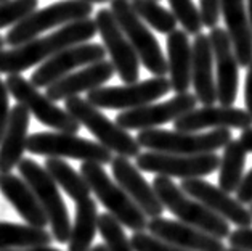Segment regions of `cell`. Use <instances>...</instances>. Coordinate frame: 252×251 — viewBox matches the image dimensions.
I'll return each mask as SVG.
<instances>
[{
  "label": "cell",
  "instance_id": "obj_15",
  "mask_svg": "<svg viewBox=\"0 0 252 251\" xmlns=\"http://www.w3.org/2000/svg\"><path fill=\"white\" fill-rule=\"evenodd\" d=\"M104 57H106V48L100 44L84 42V44L67 47L39 65V68L31 76V82L37 89L48 87L53 82L71 74L72 70L98 63V61L104 60Z\"/></svg>",
  "mask_w": 252,
  "mask_h": 251
},
{
  "label": "cell",
  "instance_id": "obj_26",
  "mask_svg": "<svg viewBox=\"0 0 252 251\" xmlns=\"http://www.w3.org/2000/svg\"><path fill=\"white\" fill-rule=\"evenodd\" d=\"M165 44L170 89L175 94H187L191 87V42L185 31L175 29Z\"/></svg>",
  "mask_w": 252,
  "mask_h": 251
},
{
  "label": "cell",
  "instance_id": "obj_48",
  "mask_svg": "<svg viewBox=\"0 0 252 251\" xmlns=\"http://www.w3.org/2000/svg\"><path fill=\"white\" fill-rule=\"evenodd\" d=\"M249 211L252 213V203H251V208H249Z\"/></svg>",
  "mask_w": 252,
  "mask_h": 251
},
{
  "label": "cell",
  "instance_id": "obj_7",
  "mask_svg": "<svg viewBox=\"0 0 252 251\" xmlns=\"http://www.w3.org/2000/svg\"><path fill=\"white\" fill-rule=\"evenodd\" d=\"M92 13H94L92 3L82 2V0H61V2L47 5L42 10L32 11L21 23L15 24L5 36V44L11 48L23 45L39 37V34L48 29L63 28L69 23L87 20Z\"/></svg>",
  "mask_w": 252,
  "mask_h": 251
},
{
  "label": "cell",
  "instance_id": "obj_5",
  "mask_svg": "<svg viewBox=\"0 0 252 251\" xmlns=\"http://www.w3.org/2000/svg\"><path fill=\"white\" fill-rule=\"evenodd\" d=\"M16 168L21 179L31 187L40 208L44 210L48 224L52 225L53 240H57L58 243H67L72 224L57 182L52 179L45 168L39 166L34 160H29V158L21 160Z\"/></svg>",
  "mask_w": 252,
  "mask_h": 251
},
{
  "label": "cell",
  "instance_id": "obj_34",
  "mask_svg": "<svg viewBox=\"0 0 252 251\" xmlns=\"http://www.w3.org/2000/svg\"><path fill=\"white\" fill-rule=\"evenodd\" d=\"M39 0H7L0 3V29L15 26L37 10Z\"/></svg>",
  "mask_w": 252,
  "mask_h": 251
},
{
  "label": "cell",
  "instance_id": "obj_40",
  "mask_svg": "<svg viewBox=\"0 0 252 251\" xmlns=\"http://www.w3.org/2000/svg\"><path fill=\"white\" fill-rule=\"evenodd\" d=\"M244 103H246V111L249 113L252 118V61L248 66V74H246L244 82Z\"/></svg>",
  "mask_w": 252,
  "mask_h": 251
},
{
  "label": "cell",
  "instance_id": "obj_29",
  "mask_svg": "<svg viewBox=\"0 0 252 251\" xmlns=\"http://www.w3.org/2000/svg\"><path fill=\"white\" fill-rule=\"evenodd\" d=\"M246 155L248 151L239 143V140L231 139L223 146V155L219 163V187L223 192L231 195L238 190L244 177Z\"/></svg>",
  "mask_w": 252,
  "mask_h": 251
},
{
  "label": "cell",
  "instance_id": "obj_2",
  "mask_svg": "<svg viewBox=\"0 0 252 251\" xmlns=\"http://www.w3.org/2000/svg\"><path fill=\"white\" fill-rule=\"evenodd\" d=\"M151 185L155 188L164 210H167L174 216H177L180 219V222L191 225L194 229H199L209 235L219 238V240L230 237L231 225L215 213L209 211L199 201L188 197L177 183L172 182L170 177L156 176Z\"/></svg>",
  "mask_w": 252,
  "mask_h": 251
},
{
  "label": "cell",
  "instance_id": "obj_50",
  "mask_svg": "<svg viewBox=\"0 0 252 251\" xmlns=\"http://www.w3.org/2000/svg\"><path fill=\"white\" fill-rule=\"evenodd\" d=\"M156 2H158V0H156Z\"/></svg>",
  "mask_w": 252,
  "mask_h": 251
},
{
  "label": "cell",
  "instance_id": "obj_42",
  "mask_svg": "<svg viewBox=\"0 0 252 251\" xmlns=\"http://www.w3.org/2000/svg\"><path fill=\"white\" fill-rule=\"evenodd\" d=\"M3 251H61L58 248H53L50 245L47 247H32V248H21V250H3Z\"/></svg>",
  "mask_w": 252,
  "mask_h": 251
},
{
  "label": "cell",
  "instance_id": "obj_3",
  "mask_svg": "<svg viewBox=\"0 0 252 251\" xmlns=\"http://www.w3.org/2000/svg\"><path fill=\"white\" fill-rule=\"evenodd\" d=\"M79 173L87 182L90 192H94L98 201L106 208V211L118 219L124 227L133 232L146 230L148 217L133 203V200L122 190V187L108 176L101 164L82 163Z\"/></svg>",
  "mask_w": 252,
  "mask_h": 251
},
{
  "label": "cell",
  "instance_id": "obj_8",
  "mask_svg": "<svg viewBox=\"0 0 252 251\" xmlns=\"http://www.w3.org/2000/svg\"><path fill=\"white\" fill-rule=\"evenodd\" d=\"M109 3H111L109 10H111L127 40L130 42L140 63L151 74H155V77H164L169 72L167 58L164 57L158 39L133 11L130 2L128 0H111Z\"/></svg>",
  "mask_w": 252,
  "mask_h": 251
},
{
  "label": "cell",
  "instance_id": "obj_38",
  "mask_svg": "<svg viewBox=\"0 0 252 251\" xmlns=\"http://www.w3.org/2000/svg\"><path fill=\"white\" fill-rule=\"evenodd\" d=\"M10 118V92L5 85V81L0 79V142H2L5 127Z\"/></svg>",
  "mask_w": 252,
  "mask_h": 251
},
{
  "label": "cell",
  "instance_id": "obj_18",
  "mask_svg": "<svg viewBox=\"0 0 252 251\" xmlns=\"http://www.w3.org/2000/svg\"><path fill=\"white\" fill-rule=\"evenodd\" d=\"M175 131L199 132L202 129H241L252 127V118L246 109L235 107H202L194 108L174 121Z\"/></svg>",
  "mask_w": 252,
  "mask_h": 251
},
{
  "label": "cell",
  "instance_id": "obj_32",
  "mask_svg": "<svg viewBox=\"0 0 252 251\" xmlns=\"http://www.w3.org/2000/svg\"><path fill=\"white\" fill-rule=\"evenodd\" d=\"M98 232L108 251H133L132 243L126 235L124 225L109 213H101L98 216Z\"/></svg>",
  "mask_w": 252,
  "mask_h": 251
},
{
  "label": "cell",
  "instance_id": "obj_35",
  "mask_svg": "<svg viewBox=\"0 0 252 251\" xmlns=\"http://www.w3.org/2000/svg\"><path fill=\"white\" fill-rule=\"evenodd\" d=\"M130 243L133 251H189L165 243L159 240V238L153 237L151 234H146V232H135L130 238Z\"/></svg>",
  "mask_w": 252,
  "mask_h": 251
},
{
  "label": "cell",
  "instance_id": "obj_36",
  "mask_svg": "<svg viewBox=\"0 0 252 251\" xmlns=\"http://www.w3.org/2000/svg\"><path fill=\"white\" fill-rule=\"evenodd\" d=\"M222 15V0H199V16L202 26L209 29L217 28Z\"/></svg>",
  "mask_w": 252,
  "mask_h": 251
},
{
  "label": "cell",
  "instance_id": "obj_24",
  "mask_svg": "<svg viewBox=\"0 0 252 251\" xmlns=\"http://www.w3.org/2000/svg\"><path fill=\"white\" fill-rule=\"evenodd\" d=\"M222 15L238 65L248 68L252 61V28L246 0H222Z\"/></svg>",
  "mask_w": 252,
  "mask_h": 251
},
{
  "label": "cell",
  "instance_id": "obj_4",
  "mask_svg": "<svg viewBox=\"0 0 252 251\" xmlns=\"http://www.w3.org/2000/svg\"><path fill=\"white\" fill-rule=\"evenodd\" d=\"M230 129H214L209 132H182L165 129L140 131L137 142L140 148L174 155H206L215 153L230 142Z\"/></svg>",
  "mask_w": 252,
  "mask_h": 251
},
{
  "label": "cell",
  "instance_id": "obj_12",
  "mask_svg": "<svg viewBox=\"0 0 252 251\" xmlns=\"http://www.w3.org/2000/svg\"><path fill=\"white\" fill-rule=\"evenodd\" d=\"M217 153L206 155H174V153L145 151L137 156V168L143 173L178 179H202L219 169Z\"/></svg>",
  "mask_w": 252,
  "mask_h": 251
},
{
  "label": "cell",
  "instance_id": "obj_16",
  "mask_svg": "<svg viewBox=\"0 0 252 251\" xmlns=\"http://www.w3.org/2000/svg\"><path fill=\"white\" fill-rule=\"evenodd\" d=\"M180 188L228 224H235L238 229L252 227V213L220 187L204 179H185L182 180Z\"/></svg>",
  "mask_w": 252,
  "mask_h": 251
},
{
  "label": "cell",
  "instance_id": "obj_1",
  "mask_svg": "<svg viewBox=\"0 0 252 251\" xmlns=\"http://www.w3.org/2000/svg\"><path fill=\"white\" fill-rule=\"evenodd\" d=\"M95 36V20L87 18V20L69 23L52 34L35 37L10 50H0V74H20L35 65H42L67 47L92 40Z\"/></svg>",
  "mask_w": 252,
  "mask_h": 251
},
{
  "label": "cell",
  "instance_id": "obj_30",
  "mask_svg": "<svg viewBox=\"0 0 252 251\" xmlns=\"http://www.w3.org/2000/svg\"><path fill=\"white\" fill-rule=\"evenodd\" d=\"M45 171L74 203L90 198V188L87 185V182L84 180L81 173H77L64 160L48 158V160H45Z\"/></svg>",
  "mask_w": 252,
  "mask_h": 251
},
{
  "label": "cell",
  "instance_id": "obj_31",
  "mask_svg": "<svg viewBox=\"0 0 252 251\" xmlns=\"http://www.w3.org/2000/svg\"><path fill=\"white\" fill-rule=\"evenodd\" d=\"M133 11L140 16L143 23H148L150 26L158 31L159 34L169 36L177 29V20L170 10L164 8L156 0H132L130 2Z\"/></svg>",
  "mask_w": 252,
  "mask_h": 251
},
{
  "label": "cell",
  "instance_id": "obj_49",
  "mask_svg": "<svg viewBox=\"0 0 252 251\" xmlns=\"http://www.w3.org/2000/svg\"><path fill=\"white\" fill-rule=\"evenodd\" d=\"M2 2H7V0H0V3H2Z\"/></svg>",
  "mask_w": 252,
  "mask_h": 251
},
{
  "label": "cell",
  "instance_id": "obj_39",
  "mask_svg": "<svg viewBox=\"0 0 252 251\" xmlns=\"http://www.w3.org/2000/svg\"><path fill=\"white\" fill-rule=\"evenodd\" d=\"M236 200L239 203L251 205L252 203V169L248 174H244L241 183H239L238 190H236Z\"/></svg>",
  "mask_w": 252,
  "mask_h": 251
},
{
  "label": "cell",
  "instance_id": "obj_33",
  "mask_svg": "<svg viewBox=\"0 0 252 251\" xmlns=\"http://www.w3.org/2000/svg\"><path fill=\"white\" fill-rule=\"evenodd\" d=\"M170 11L174 13L177 23L182 24L187 34H199L202 29L199 10L196 8L193 0H167Z\"/></svg>",
  "mask_w": 252,
  "mask_h": 251
},
{
  "label": "cell",
  "instance_id": "obj_13",
  "mask_svg": "<svg viewBox=\"0 0 252 251\" xmlns=\"http://www.w3.org/2000/svg\"><path fill=\"white\" fill-rule=\"evenodd\" d=\"M96 33L103 39V47L111 57V63L122 82L133 84L140 77V60L132 48L130 42L122 33L111 10L101 8L95 15Z\"/></svg>",
  "mask_w": 252,
  "mask_h": 251
},
{
  "label": "cell",
  "instance_id": "obj_41",
  "mask_svg": "<svg viewBox=\"0 0 252 251\" xmlns=\"http://www.w3.org/2000/svg\"><path fill=\"white\" fill-rule=\"evenodd\" d=\"M239 143L244 146V150L248 153H252V127L249 129H246L241 132V136H239Z\"/></svg>",
  "mask_w": 252,
  "mask_h": 251
},
{
  "label": "cell",
  "instance_id": "obj_28",
  "mask_svg": "<svg viewBox=\"0 0 252 251\" xmlns=\"http://www.w3.org/2000/svg\"><path fill=\"white\" fill-rule=\"evenodd\" d=\"M53 240L52 232L45 229L32 227L29 224L0 222V251L21 250L32 247H47Z\"/></svg>",
  "mask_w": 252,
  "mask_h": 251
},
{
  "label": "cell",
  "instance_id": "obj_43",
  "mask_svg": "<svg viewBox=\"0 0 252 251\" xmlns=\"http://www.w3.org/2000/svg\"><path fill=\"white\" fill-rule=\"evenodd\" d=\"M246 7H248V15H249L251 28H252V0H246Z\"/></svg>",
  "mask_w": 252,
  "mask_h": 251
},
{
  "label": "cell",
  "instance_id": "obj_17",
  "mask_svg": "<svg viewBox=\"0 0 252 251\" xmlns=\"http://www.w3.org/2000/svg\"><path fill=\"white\" fill-rule=\"evenodd\" d=\"M214 65H215V87H217V102L222 107H233L238 97L239 84V65L233 52V45L228 34L222 28H214L209 33Z\"/></svg>",
  "mask_w": 252,
  "mask_h": 251
},
{
  "label": "cell",
  "instance_id": "obj_19",
  "mask_svg": "<svg viewBox=\"0 0 252 251\" xmlns=\"http://www.w3.org/2000/svg\"><path fill=\"white\" fill-rule=\"evenodd\" d=\"M146 229L153 235L174 247L189 251H226L222 240L206 234L191 225L180 221H172L164 217H153L148 221Z\"/></svg>",
  "mask_w": 252,
  "mask_h": 251
},
{
  "label": "cell",
  "instance_id": "obj_27",
  "mask_svg": "<svg viewBox=\"0 0 252 251\" xmlns=\"http://www.w3.org/2000/svg\"><path fill=\"white\" fill-rule=\"evenodd\" d=\"M98 206L94 198L76 203V217L71 225L67 251H89L98 232Z\"/></svg>",
  "mask_w": 252,
  "mask_h": 251
},
{
  "label": "cell",
  "instance_id": "obj_44",
  "mask_svg": "<svg viewBox=\"0 0 252 251\" xmlns=\"http://www.w3.org/2000/svg\"><path fill=\"white\" fill-rule=\"evenodd\" d=\"M89 251H108V250H106V247H104V245L101 243V245H95V247H94V248H90Z\"/></svg>",
  "mask_w": 252,
  "mask_h": 251
},
{
  "label": "cell",
  "instance_id": "obj_6",
  "mask_svg": "<svg viewBox=\"0 0 252 251\" xmlns=\"http://www.w3.org/2000/svg\"><path fill=\"white\" fill-rule=\"evenodd\" d=\"M64 109L79 124L94 134L98 143H101L111 153L124 158H137L140 155L141 148L137 139H133L127 131L113 122L96 107L90 105L85 99H81L79 95L71 97L64 100Z\"/></svg>",
  "mask_w": 252,
  "mask_h": 251
},
{
  "label": "cell",
  "instance_id": "obj_22",
  "mask_svg": "<svg viewBox=\"0 0 252 251\" xmlns=\"http://www.w3.org/2000/svg\"><path fill=\"white\" fill-rule=\"evenodd\" d=\"M191 85L196 100L204 107L215 105L217 87L214 74V55L209 34H196L191 45Z\"/></svg>",
  "mask_w": 252,
  "mask_h": 251
},
{
  "label": "cell",
  "instance_id": "obj_46",
  "mask_svg": "<svg viewBox=\"0 0 252 251\" xmlns=\"http://www.w3.org/2000/svg\"><path fill=\"white\" fill-rule=\"evenodd\" d=\"M3 47H5V37L0 36V50H3Z\"/></svg>",
  "mask_w": 252,
  "mask_h": 251
},
{
  "label": "cell",
  "instance_id": "obj_11",
  "mask_svg": "<svg viewBox=\"0 0 252 251\" xmlns=\"http://www.w3.org/2000/svg\"><path fill=\"white\" fill-rule=\"evenodd\" d=\"M170 82L167 77H151L141 82L114 85V87H98L87 92V100L90 105L98 109H135L156 100L162 99L170 92Z\"/></svg>",
  "mask_w": 252,
  "mask_h": 251
},
{
  "label": "cell",
  "instance_id": "obj_37",
  "mask_svg": "<svg viewBox=\"0 0 252 251\" xmlns=\"http://www.w3.org/2000/svg\"><path fill=\"white\" fill-rule=\"evenodd\" d=\"M228 242L231 248L252 251V227L233 230L228 237Z\"/></svg>",
  "mask_w": 252,
  "mask_h": 251
},
{
  "label": "cell",
  "instance_id": "obj_45",
  "mask_svg": "<svg viewBox=\"0 0 252 251\" xmlns=\"http://www.w3.org/2000/svg\"><path fill=\"white\" fill-rule=\"evenodd\" d=\"M82 2H87V3H106V2H111V0H82Z\"/></svg>",
  "mask_w": 252,
  "mask_h": 251
},
{
  "label": "cell",
  "instance_id": "obj_23",
  "mask_svg": "<svg viewBox=\"0 0 252 251\" xmlns=\"http://www.w3.org/2000/svg\"><path fill=\"white\" fill-rule=\"evenodd\" d=\"M31 113L23 105H15L10 109V118L0 142V174L11 173L23 160L28 143Z\"/></svg>",
  "mask_w": 252,
  "mask_h": 251
},
{
  "label": "cell",
  "instance_id": "obj_20",
  "mask_svg": "<svg viewBox=\"0 0 252 251\" xmlns=\"http://www.w3.org/2000/svg\"><path fill=\"white\" fill-rule=\"evenodd\" d=\"M111 171L116 183L122 187V190L133 200V203L143 211L146 217H161V214L164 213V206L159 201L155 188L140 174L138 168L128 161V158H113Z\"/></svg>",
  "mask_w": 252,
  "mask_h": 251
},
{
  "label": "cell",
  "instance_id": "obj_10",
  "mask_svg": "<svg viewBox=\"0 0 252 251\" xmlns=\"http://www.w3.org/2000/svg\"><path fill=\"white\" fill-rule=\"evenodd\" d=\"M5 85L10 95H13V99L44 126L67 134H77L81 129V124L64 108H60L21 74H8Z\"/></svg>",
  "mask_w": 252,
  "mask_h": 251
},
{
  "label": "cell",
  "instance_id": "obj_21",
  "mask_svg": "<svg viewBox=\"0 0 252 251\" xmlns=\"http://www.w3.org/2000/svg\"><path fill=\"white\" fill-rule=\"evenodd\" d=\"M114 72L116 70L111 61L101 60L48 85L45 95L52 102L67 100L71 97H77L81 92H90L103 87V84H106L114 76Z\"/></svg>",
  "mask_w": 252,
  "mask_h": 251
},
{
  "label": "cell",
  "instance_id": "obj_9",
  "mask_svg": "<svg viewBox=\"0 0 252 251\" xmlns=\"http://www.w3.org/2000/svg\"><path fill=\"white\" fill-rule=\"evenodd\" d=\"M26 150L32 155L47 158H71L82 163L111 164L113 153L101 143L67 132H37L28 137Z\"/></svg>",
  "mask_w": 252,
  "mask_h": 251
},
{
  "label": "cell",
  "instance_id": "obj_47",
  "mask_svg": "<svg viewBox=\"0 0 252 251\" xmlns=\"http://www.w3.org/2000/svg\"><path fill=\"white\" fill-rule=\"evenodd\" d=\"M226 251H246V250H238V248H231V247H230Z\"/></svg>",
  "mask_w": 252,
  "mask_h": 251
},
{
  "label": "cell",
  "instance_id": "obj_14",
  "mask_svg": "<svg viewBox=\"0 0 252 251\" xmlns=\"http://www.w3.org/2000/svg\"><path fill=\"white\" fill-rule=\"evenodd\" d=\"M196 97L193 94H177L167 102L150 103V105L127 109L116 116V124L124 131L158 129L159 126L174 122L180 116L196 108Z\"/></svg>",
  "mask_w": 252,
  "mask_h": 251
},
{
  "label": "cell",
  "instance_id": "obj_25",
  "mask_svg": "<svg viewBox=\"0 0 252 251\" xmlns=\"http://www.w3.org/2000/svg\"><path fill=\"white\" fill-rule=\"evenodd\" d=\"M0 192L26 221V224L39 229H45V225H48V219L44 210L40 208L34 192L21 177L11 173L0 174Z\"/></svg>",
  "mask_w": 252,
  "mask_h": 251
}]
</instances>
